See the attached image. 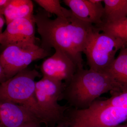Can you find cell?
I'll list each match as a JSON object with an SVG mask.
<instances>
[{
	"label": "cell",
	"instance_id": "ffe728a7",
	"mask_svg": "<svg viewBox=\"0 0 127 127\" xmlns=\"http://www.w3.org/2000/svg\"><path fill=\"white\" fill-rule=\"evenodd\" d=\"M41 124L39 122H31L25 124L18 127H41Z\"/></svg>",
	"mask_w": 127,
	"mask_h": 127
},
{
	"label": "cell",
	"instance_id": "5bb4252c",
	"mask_svg": "<svg viewBox=\"0 0 127 127\" xmlns=\"http://www.w3.org/2000/svg\"><path fill=\"white\" fill-rule=\"evenodd\" d=\"M103 24L117 22L127 17V0H103Z\"/></svg>",
	"mask_w": 127,
	"mask_h": 127
},
{
	"label": "cell",
	"instance_id": "8992f818",
	"mask_svg": "<svg viewBox=\"0 0 127 127\" xmlns=\"http://www.w3.org/2000/svg\"><path fill=\"white\" fill-rule=\"evenodd\" d=\"M49 52L36 43L22 42L8 45L0 56L2 67L7 80L27 68L32 62L49 56Z\"/></svg>",
	"mask_w": 127,
	"mask_h": 127
},
{
	"label": "cell",
	"instance_id": "9c48e42d",
	"mask_svg": "<svg viewBox=\"0 0 127 127\" xmlns=\"http://www.w3.org/2000/svg\"><path fill=\"white\" fill-rule=\"evenodd\" d=\"M35 21L34 15L28 18H20L7 25L4 31L0 34V43L4 48L14 43L22 42L36 43Z\"/></svg>",
	"mask_w": 127,
	"mask_h": 127
},
{
	"label": "cell",
	"instance_id": "2e32d148",
	"mask_svg": "<svg viewBox=\"0 0 127 127\" xmlns=\"http://www.w3.org/2000/svg\"><path fill=\"white\" fill-rule=\"evenodd\" d=\"M34 1L47 12L55 14L57 17L67 18L73 14L70 10L62 6L59 0H35Z\"/></svg>",
	"mask_w": 127,
	"mask_h": 127
},
{
	"label": "cell",
	"instance_id": "9a60e30c",
	"mask_svg": "<svg viewBox=\"0 0 127 127\" xmlns=\"http://www.w3.org/2000/svg\"><path fill=\"white\" fill-rule=\"evenodd\" d=\"M95 27L98 31L122 40L124 43V47H127V17L117 22L103 23Z\"/></svg>",
	"mask_w": 127,
	"mask_h": 127
},
{
	"label": "cell",
	"instance_id": "ba28073f",
	"mask_svg": "<svg viewBox=\"0 0 127 127\" xmlns=\"http://www.w3.org/2000/svg\"><path fill=\"white\" fill-rule=\"evenodd\" d=\"M55 50L54 55L42 63L41 72L43 77L63 82L67 84L76 72L77 66L63 51L58 48Z\"/></svg>",
	"mask_w": 127,
	"mask_h": 127
},
{
	"label": "cell",
	"instance_id": "30bf717a",
	"mask_svg": "<svg viewBox=\"0 0 127 127\" xmlns=\"http://www.w3.org/2000/svg\"><path fill=\"white\" fill-rule=\"evenodd\" d=\"M34 122L41 123L26 108L10 101H0V127H18Z\"/></svg>",
	"mask_w": 127,
	"mask_h": 127
},
{
	"label": "cell",
	"instance_id": "3957f363",
	"mask_svg": "<svg viewBox=\"0 0 127 127\" xmlns=\"http://www.w3.org/2000/svg\"><path fill=\"white\" fill-rule=\"evenodd\" d=\"M41 75L35 69L27 68L0 86V101H8L26 108L41 123L55 127L56 123L42 110L35 95V79Z\"/></svg>",
	"mask_w": 127,
	"mask_h": 127
},
{
	"label": "cell",
	"instance_id": "6da1fadb",
	"mask_svg": "<svg viewBox=\"0 0 127 127\" xmlns=\"http://www.w3.org/2000/svg\"><path fill=\"white\" fill-rule=\"evenodd\" d=\"M50 13L39 9L34 15L37 31L41 39V47L46 50L58 48L75 63L83 68L82 53L95 29L94 26L72 15L66 18H50Z\"/></svg>",
	"mask_w": 127,
	"mask_h": 127
},
{
	"label": "cell",
	"instance_id": "603a6c76",
	"mask_svg": "<svg viewBox=\"0 0 127 127\" xmlns=\"http://www.w3.org/2000/svg\"><path fill=\"white\" fill-rule=\"evenodd\" d=\"M122 124L120 125H118L116 127H127V123L126 124Z\"/></svg>",
	"mask_w": 127,
	"mask_h": 127
},
{
	"label": "cell",
	"instance_id": "44dd1931",
	"mask_svg": "<svg viewBox=\"0 0 127 127\" xmlns=\"http://www.w3.org/2000/svg\"><path fill=\"white\" fill-rule=\"evenodd\" d=\"M6 23V20L3 14H0V34L2 32V29L5 23Z\"/></svg>",
	"mask_w": 127,
	"mask_h": 127
},
{
	"label": "cell",
	"instance_id": "e0dca14e",
	"mask_svg": "<svg viewBox=\"0 0 127 127\" xmlns=\"http://www.w3.org/2000/svg\"><path fill=\"white\" fill-rule=\"evenodd\" d=\"M105 101L111 106L127 111V91L114 94Z\"/></svg>",
	"mask_w": 127,
	"mask_h": 127
},
{
	"label": "cell",
	"instance_id": "ac0fdd59",
	"mask_svg": "<svg viewBox=\"0 0 127 127\" xmlns=\"http://www.w3.org/2000/svg\"><path fill=\"white\" fill-rule=\"evenodd\" d=\"M11 0H0V14H3L4 11L10 3Z\"/></svg>",
	"mask_w": 127,
	"mask_h": 127
},
{
	"label": "cell",
	"instance_id": "7c38bea8",
	"mask_svg": "<svg viewBox=\"0 0 127 127\" xmlns=\"http://www.w3.org/2000/svg\"><path fill=\"white\" fill-rule=\"evenodd\" d=\"M105 72L112 78L120 92L127 91V47H123Z\"/></svg>",
	"mask_w": 127,
	"mask_h": 127
},
{
	"label": "cell",
	"instance_id": "d6986e66",
	"mask_svg": "<svg viewBox=\"0 0 127 127\" xmlns=\"http://www.w3.org/2000/svg\"><path fill=\"white\" fill-rule=\"evenodd\" d=\"M7 80L4 70L1 66L0 65V84L4 83Z\"/></svg>",
	"mask_w": 127,
	"mask_h": 127
},
{
	"label": "cell",
	"instance_id": "5b68a950",
	"mask_svg": "<svg viewBox=\"0 0 127 127\" xmlns=\"http://www.w3.org/2000/svg\"><path fill=\"white\" fill-rule=\"evenodd\" d=\"M124 46L122 40L95 27L83 53L89 69L105 72L116 59L117 53Z\"/></svg>",
	"mask_w": 127,
	"mask_h": 127
},
{
	"label": "cell",
	"instance_id": "7a4b0ae2",
	"mask_svg": "<svg viewBox=\"0 0 127 127\" xmlns=\"http://www.w3.org/2000/svg\"><path fill=\"white\" fill-rule=\"evenodd\" d=\"M109 92L113 95L120 93L108 74L83 68L78 69L70 81L66 84L62 98L74 109H84L101 95Z\"/></svg>",
	"mask_w": 127,
	"mask_h": 127
},
{
	"label": "cell",
	"instance_id": "7402d4cb",
	"mask_svg": "<svg viewBox=\"0 0 127 127\" xmlns=\"http://www.w3.org/2000/svg\"><path fill=\"white\" fill-rule=\"evenodd\" d=\"M57 124V126L54 127H70L69 122L67 118L65 120L59 122Z\"/></svg>",
	"mask_w": 127,
	"mask_h": 127
},
{
	"label": "cell",
	"instance_id": "277c9868",
	"mask_svg": "<svg viewBox=\"0 0 127 127\" xmlns=\"http://www.w3.org/2000/svg\"><path fill=\"white\" fill-rule=\"evenodd\" d=\"M70 127H116L127 120V111L96 100L84 109H68Z\"/></svg>",
	"mask_w": 127,
	"mask_h": 127
},
{
	"label": "cell",
	"instance_id": "52a82bcc",
	"mask_svg": "<svg viewBox=\"0 0 127 127\" xmlns=\"http://www.w3.org/2000/svg\"><path fill=\"white\" fill-rule=\"evenodd\" d=\"M66 86L64 82L45 77L36 82L35 95L39 106L57 124L65 120L66 112L70 107L58 103Z\"/></svg>",
	"mask_w": 127,
	"mask_h": 127
},
{
	"label": "cell",
	"instance_id": "8fae6325",
	"mask_svg": "<svg viewBox=\"0 0 127 127\" xmlns=\"http://www.w3.org/2000/svg\"><path fill=\"white\" fill-rule=\"evenodd\" d=\"M73 15L80 20L95 26L103 24L104 7L102 2L94 3L90 0H64Z\"/></svg>",
	"mask_w": 127,
	"mask_h": 127
},
{
	"label": "cell",
	"instance_id": "4fadbf2b",
	"mask_svg": "<svg viewBox=\"0 0 127 127\" xmlns=\"http://www.w3.org/2000/svg\"><path fill=\"white\" fill-rule=\"evenodd\" d=\"M33 8L31 0H11L3 13L6 24L16 19L31 17L34 15Z\"/></svg>",
	"mask_w": 127,
	"mask_h": 127
}]
</instances>
